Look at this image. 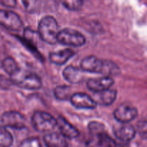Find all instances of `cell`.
I'll return each instance as SVG.
<instances>
[{
    "label": "cell",
    "mask_w": 147,
    "mask_h": 147,
    "mask_svg": "<svg viewBox=\"0 0 147 147\" xmlns=\"http://www.w3.org/2000/svg\"><path fill=\"white\" fill-rule=\"evenodd\" d=\"M58 24L52 16H45L40 20L38 24V33L40 38L48 44L54 45L57 42Z\"/></svg>",
    "instance_id": "cell-1"
},
{
    "label": "cell",
    "mask_w": 147,
    "mask_h": 147,
    "mask_svg": "<svg viewBox=\"0 0 147 147\" xmlns=\"http://www.w3.org/2000/svg\"><path fill=\"white\" fill-rule=\"evenodd\" d=\"M11 79L16 86L27 90H38L42 84L37 74L20 69L11 76Z\"/></svg>",
    "instance_id": "cell-2"
},
{
    "label": "cell",
    "mask_w": 147,
    "mask_h": 147,
    "mask_svg": "<svg viewBox=\"0 0 147 147\" xmlns=\"http://www.w3.org/2000/svg\"><path fill=\"white\" fill-rule=\"evenodd\" d=\"M31 121L33 128L41 133H50L57 126L55 118L47 112L41 111H37L33 113Z\"/></svg>",
    "instance_id": "cell-3"
},
{
    "label": "cell",
    "mask_w": 147,
    "mask_h": 147,
    "mask_svg": "<svg viewBox=\"0 0 147 147\" xmlns=\"http://www.w3.org/2000/svg\"><path fill=\"white\" fill-rule=\"evenodd\" d=\"M57 42L72 47H81L86 43V37L77 30L65 28L60 30L57 35Z\"/></svg>",
    "instance_id": "cell-4"
},
{
    "label": "cell",
    "mask_w": 147,
    "mask_h": 147,
    "mask_svg": "<svg viewBox=\"0 0 147 147\" xmlns=\"http://www.w3.org/2000/svg\"><path fill=\"white\" fill-rule=\"evenodd\" d=\"M0 25L11 31H20L23 24L17 13L5 9H0Z\"/></svg>",
    "instance_id": "cell-5"
},
{
    "label": "cell",
    "mask_w": 147,
    "mask_h": 147,
    "mask_svg": "<svg viewBox=\"0 0 147 147\" xmlns=\"http://www.w3.org/2000/svg\"><path fill=\"white\" fill-rule=\"evenodd\" d=\"M1 121L4 127L22 129L26 126L25 117L20 112L15 111H9L3 113Z\"/></svg>",
    "instance_id": "cell-6"
},
{
    "label": "cell",
    "mask_w": 147,
    "mask_h": 147,
    "mask_svg": "<svg viewBox=\"0 0 147 147\" xmlns=\"http://www.w3.org/2000/svg\"><path fill=\"white\" fill-rule=\"evenodd\" d=\"M137 116V109L133 106L125 104V103L116 108V109L113 112L114 119L117 121L123 124H127L128 123L136 119Z\"/></svg>",
    "instance_id": "cell-7"
},
{
    "label": "cell",
    "mask_w": 147,
    "mask_h": 147,
    "mask_svg": "<svg viewBox=\"0 0 147 147\" xmlns=\"http://www.w3.org/2000/svg\"><path fill=\"white\" fill-rule=\"evenodd\" d=\"M87 147H115L116 142L106 132H97L90 134L86 141Z\"/></svg>",
    "instance_id": "cell-8"
},
{
    "label": "cell",
    "mask_w": 147,
    "mask_h": 147,
    "mask_svg": "<svg viewBox=\"0 0 147 147\" xmlns=\"http://www.w3.org/2000/svg\"><path fill=\"white\" fill-rule=\"evenodd\" d=\"M113 83L114 80L112 77L103 76L100 78L89 79L86 84L88 90L94 93H97L110 89Z\"/></svg>",
    "instance_id": "cell-9"
},
{
    "label": "cell",
    "mask_w": 147,
    "mask_h": 147,
    "mask_svg": "<svg viewBox=\"0 0 147 147\" xmlns=\"http://www.w3.org/2000/svg\"><path fill=\"white\" fill-rule=\"evenodd\" d=\"M70 100L73 106L79 109H94L97 106L93 98L84 93H73Z\"/></svg>",
    "instance_id": "cell-10"
},
{
    "label": "cell",
    "mask_w": 147,
    "mask_h": 147,
    "mask_svg": "<svg viewBox=\"0 0 147 147\" xmlns=\"http://www.w3.org/2000/svg\"><path fill=\"white\" fill-rule=\"evenodd\" d=\"M103 67V60L94 55L84 57L80 63V69L86 73H102Z\"/></svg>",
    "instance_id": "cell-11"
},
{
    "label": "cell",
    "mask_w": 147,
    "mask_h": 147,
    "mask_svg": "<svg viewBox=\"0 0 147 147\" xmlns=\"http://www.w3.org/2000/svg\"><path fill=\"white\" fill-rule=\"evenodd\" d=\"M63 76L67 82L72 84L81 83L84 81L86 77V72L73 65L66 67L63 71Z\"/></svg>",
    "instance_id": "cell-12"
},
{
    "label": "cell",
    "mask_w": 147,
    "mask_h": 147,
    "mask_svg": "<svg viewBox=\"0 0 147 147\" xmlns=\"http://www.w3.org/2000/svg\"><path fill=\"white\" fill-rule=\"evenodd\" d=\"M57 126L60 130V134L65 138L73 139L79 136V131L70 123H69L64 117L59 116L56 119Z\"/></svg>",
    "instance_id": "cell-13"
},
{
    "label": "cell",
    "mask_w": 147,
    "mask_h": 147,
    "mask_svg": "<svg viewBox=\"0 0 147 147\" xmlns=\"http://www.w3.org/2000/svg\"><path fill=\"white\" fill-rule=\"evenodd\" d=\"M47 147H68V143L65 136L57 132H50L43 137Z\"/></svg>",
    "instance_id": "cell-14"
},
{
    "label": "cell",
    "mask_w": 147,
    "mask_h": 147,
    "mask_svg": "<svg viewBox=\"0 0 147 147\" xmlns=\"http://www.w3.org/2000/svg\"><path fill=\"white\" fill-rule=\"evenodd\" d=\"M117 96V92L113 89H109L100 93H94L93 100L96 104L102 106H110L116 100Z\"/></svg>",
    "instance_id": "cell-15"
},
{
    "label": "cell",
    "mask_w": 147,
    "mask_h": 147,
    "mask_svg": "<svg viewBox=\"0 0 147 147\" xmlns=\"http://www.w3.org/2000/svg\"><path fill=\"white\" fill-rule=\"evenodd\" d=\"M75 55V52L71 49H64L58 52L50 53L49 54V59L53 64L57 65H64Z\"/></svg>",
    "instance_id": "cell-16"
},
{
    "label": "cell",
    "mask_w": 147,
    "mask_h": 147,
    "mask_svg": "<svg viewBox=\"0 0 147 147\" xmlns=\"http://www.w3.org/2000/svg\"><path fill=\"white\" fill-rule=\"evenodd\" d=\"M136 130L131 125H123L114 129V134L118 139L123 142H129L136 136Z\"/></svg>",
    "instance_id": "cell-17"
},
{
    "label": "cell",
    "mask_w": 147,
    "mask_h": 147,
    "mask_svg": "<svg viewBox=\"0 0 147 147\" xmlns=\"http://www.w3.org/2000/svg\"><path fill=\"white\" fill-rule=\"evenodd\" d=\"M54 96L57 99L60 100H70L72 93V88L67 86H60L54 89Z\"/></svg>",
    "instance_id": "cell-18"
},
{
    "label": "cell",
    "mask_w": 147,
    "mask_h": 147,
    "mask_svg": "<svg viewBox=\"0 0 147 147\" xmlns=\"http://www.w3.org/2000/svg\"><path fill=\"white\" fill-rule=\"evenodd\" d=\"M120 73V68L116 64L110 60H103V67L102 74L104 76L111 77L112 76H116Z\"/></svg>",
    "instance_id": "cell-19"
},
{
    "label": "cell",
    "mask_w": 147,
    "mask_h": 147,
    "mask_svg": "<svg viewBox=\"0 0 147 147\" xmlns=\"http://www.w3.org/2000/svg\"><path fill=\"white\" fill-rule=\"evenodd\" d=\"M1 67H3L4 71L10 76L14 74L20 69L15 60L11 57H7L3 60V61L1 62Z\"/></svg>",
    "instance_id": "cell-20"
},
{
    "label": "cell",
    "mask_w": 147,
    "mask_h": 147,
    "mask_svg": "<svg viewBox=\"0 0 147 147\" xmlns=\"http://www.w3.org/2000/svg\"><path fill=\"white\" fill-rule=\"evenodd\" d=\"M13 143V136L4 126H0V147H10Z\"/></svg>",
    "instance_id": "cell-21"
},
{
    "label": "cell",
    "mask_w": 147,
    "mask_h": 147,
    "mask_svg": "<svg viewBox=\"0 0 147 147\" xmlns=\"http://www.w3.org/2000/svg\"><path fill=\"white\" fill-rule=\"evenodd\" d=\"M83 1L81 0H73V1H63L62 4L66 9L70 11H77L81 9L83 5Z\"/></svg>",
    "instance_id": "cell-22"
},
{
    "label": "cell",
    "mask_w": 147,
    "mask_h": 147,
    "mask_svg": "<svg viewBox=\"0 0 147 147\" xmlns=\"http://www.w3.org/2000/svg\"><path fill=\"white\" fill-rule=\"evenodd\" d=\"M88 130L90 134L97 133V132L103 131H104V125L98 121H91L88 123Z\"/></svg>",
    "instance_id": "cell-23"
},
{
    "label": "cell",
    "mask_w": 147,
    "mask_h": 147,
    "mask_svg": "<svg viewBox=\"0 0 147 147\" xmlns=\"http://www.w3.org/2000/svg\"><path fill=\"white\" fill-rule=\"evenodd\" d=\"M0 4H2L4 7L14 8L17 4V1H14V0H1L0 1Z\"/></svg>",
    "instance_id": "cell-24"
},
{
    "label": "cell",
    "mask_w": 147,
    "mask_h": 147,
    "mask_svg": "<svg viewBox=\"0 0 147 147\" xmlns=\"http://www.w3.org/2000/svg\"><path fill=\"white\" fill-rule=\"evenodd\" d=\"M0 65H1V63H0Z\"/></svg>",
    "instance_id": "cell-25"
}]
</instances>
